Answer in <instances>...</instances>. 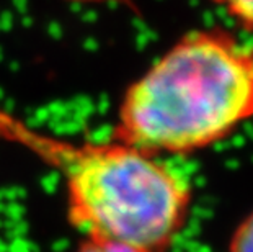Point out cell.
Returning <instances> with one entry per match:
<instances>
[{"mask_svg": "<svg viewBox=\"0 0 253 252\" xmlns=\"http://www.w3.org/2000/svg\"><path fill=\"white\" fill-rule=\"evenodd\" d=\"M0 139L25 148L64 177L69 221L85 239L165 252L183 228L190 184L159 155L116 139H61L2 108Z\"/></svg>", "mask_w": 253, "mask_h": 252, "instance_id": "1", "label": "cell"}, {"mask_svg": "<svg viewBox=\"0 0 253 252\" xmlns=\"http://www.w3.org/2000/svg\"><path fill=\"white\" fill-rule=\"evenodd\" d=\"M253 118V46L224 30H195L129 85L113 139L144 152L190 154Z\"/></svg>", "mask_w": 253, "mask_h": 252, "instance_id": "2", "label": "cell"}, {"mask_svg": "<svg viewBox=\"0 0 253 252\" xmlns=\"http://www.w3.org/2000/svg\"><path fill=\"white\" fill-rule=\"evenodd\" d=\"M245 30H253V0H212Z\"/></svg>", "mask_w": 253, "mask_h": 252, "instance_id": "3", "label": "cell"}, {"mask_svg": "<svg viewBox=\"0 0 253 252\" xmlns=\"http://www.w3.org/2000/svg\"><path fill=\"white\" fill-rule=\"evenodd\" d=\"M230 252H253V213L234 233Z\"/></svg>", "mask_w": 253, "mask_h": 252, "instance_id": "4", "label": "cell"}, {"mask_svg": "<svg viewBox=\"0 0 253 252\" xmlns=\"http://www.w3.org/2000/svg\"><path fill=\"white\" fill-rule=\"evenodd\" d=\"M77 252H141L134 248H129L125 244L110 243V241H96V239H85Z\"/></svg>", "mask_w": 253, "mask_h": 252, "instance_id": "5", "label": "cell"}, {"mask_svg": "<svg viewBox=\"0 0 253 252\" xmlns=\"http://www.w3.org/2000/svg\"><path fill=\"white\" fill-rule=\"evenodd\" d=\"M66 2H72V3H123V5L132 7L131 0H66Z\"/></svg>", "mask_w": 253, "mask_h": 252, "instance_id": "6", "label": "cell"}]
</instances>
